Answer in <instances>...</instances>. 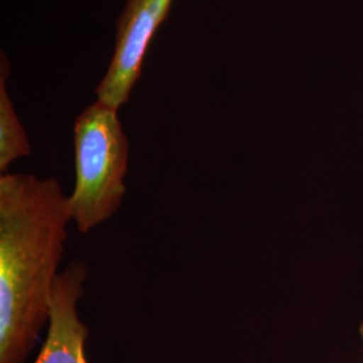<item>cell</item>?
Listing matches in <instances>:
<instances>
[{
  "instance_id": "obj_2",
  "label": "cell",
  "mask_w": 363,
  "mask_h": 363,
  "mask_svg": "<svg viewBox=\"0 0 363 363\" xmlns=\"http://www.w3.org/2000/svg\"><path fill=\"white\" fill-rule=\"evenodd\" d=\"M128 139L117 111L96 101L74 123L76 187L70 195L73 220L88 233L111 218L125 195Z\"/></svg>"
},
{
  "instance_id": "obj_3",
  "label": "cell",
  "mask_w": 363,
  "mask_h": 363,
  "mask_svg": "<svg viewBox=\"0 0 363 363\" xmlns=\"http://www.w3.org/2000/svg\"><path fill=\"white\" fill-rule=\"evenodd\" d=\"M172 0H127L116 23V43L108 72L97 86V101L118 109L142 74L144 57Z\"/></svg>"
},
{
  "instance_id": "obj_1",
  "label": "cell",
  "mask_w": 363,
  "mask_h": 363,
  "mask_svg": "<svg viewBox=\"0 0 363 363\" xmlns=\"http://www.w3.org/2000/svg\"><path fill=\"white\" fill-rule=\"evenodd\" d=\"M73 220L55 179L0 177V363H23L50 320L52 289Z\"/></svg>"
},
{
  "instance_id": "obj_4",
  "label": "cell",
  "mask_w": 363,
  "mask_h": 363,
  "mask_svg": "<svg viewBox=\"0 0 363 363\" xmlns=\"http://www.w3.org/2000/svg\"><path fill=\"white\" fill-rule=\"evenodd\" d=\"M88 268L73 261L58 274L52 289L49 334L34 363H86L85 340L88 328L77 313V303L84 295Z\"/></svg>"
},
{
  "instance_id": "obj_5",
  "label": "cell",
  "mask_w": 363,
  "mask_h": 363,
  "mask_svg": "<svg viewBox=\"0 0 363 363\" xmlns=\"http://www.w3.org/2000/svg\"><path fill=\"white\" fill-rule=\"evenodd\" d=\"M9 61L1 52L0 62V171L7 172L13 160L30 154V143L26 132L13 109L11 99L7 93L6 79L9 76Z\"/></svg>"
},
{
  "instance_id": "obj_6",
  "label": "cell",
  "mask_w": 363,
  "mask_h": 363,
  "mask_svg": "<svg viewBox=\"0 0 363 363\" xmlns=\"http://www.w3.org/2000/svg\"><path fill=\"white\" fill-rule=\"evenodd\" d=\"M361 337H362L363 339V323L362 325H361Z\"/></svg>"
}]
</instances>
